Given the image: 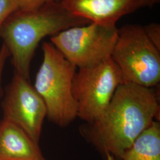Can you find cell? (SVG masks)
Listing matches in <instances>:
<instances>
[{
    "instance_id": "obj_1",
    "label": "cell",
    "mask_w": 160,
    "mask_h": 160,
    "mask_svg": "<svg viewBox=\"0 0 160 160\" xmlns=\"http://www.w3.org/2000/svg\"><path fill=\"white\" fill-rule=\"evenodd\" d=\"M159 111L157 97L151 88L123 83L116 89L101 117L90 124L86 135L103 152L122 160Z\"/></svg>"
},
{
    "instance_id": "obj_2",
    "label": "cell",
    "mask_w": 160,
    "mask_h": 160,
    "mask_svg": "<svg viewBox=\"0 0 160 160\" xmlns=\"http://www.w3.org/2000/svg\"><path fill=\"white\" fill-rule=\"evenodd\" d=\"M88 23L71 14L61 1H54L35 10L12 12L0 28V38L10 53L15 73L29 80L31 61L41 40Z\"/></svg>"
},
{
    "instance_id": "obj_3",
    "label": "cell",
    "mask_w": 160,
    "mask_h": 160,
    "mask_svg": "<svg viewBox=\"0 0 160 160\" xmlns=\"http://www.w3.org/2000/svg\"><path fill=\"white\" fill-rule=\"evenodd\" d=\"M43 61L34 82V89L46 106L47 118L61 127L78 118L77 106L72 92L76 67L51 42L42 46Z\"/></svg>"
},
{
    "instance_id": "obj_4",
    "label": "cell",
    "mask_w": 160,
    "mask_h": 160,
    "mask_svg": "<svg viewBox=\"0 0 160 160\" xmlns=\"http://www.w3.org/2000/svg\"><path fill=\"white\" fill-rule=\"evenodd\" d=\"M160 51L149 40L143 27L128 24L118 29L111 58L125 83L151 88L160 82Z\"/></svg>"
},
{
    "instance_id": "obj_5",
    "label": "cell",
    "mask_w": 160,
    "mask_h": 160,
    "mask_svg": "<svg viewBox=\"0 0 160 160\" xmlns=\"http://www.w3.org/2000/svg\"><path fill=\"white\" fill-rule=\"evenodd\" d=\"M123 83L120 69L111 57L78 68L72 84L78 118L88 124L95 122L108 107L116 89Z\"/></svg>"
},
{
    "instance_id": "obj_6",
    "label": "cell",
    "mask_w": 160,
    "mask_h": 160,
    "mask_svg": "<svg viewBox=\"0 0 160 160\" xmlns=\"http://www.w3.org/2000/svg\"><path fill=\"white\" fill-rule=\"evenodd\" d=\"M118 36L116 26L90 23L52 36L51 43L76 67L84 68L111 57Z\"/></svg>"
},
{
    "instance_id": "obj_7",
    "label": "cell",
    "mask_w": 160,
    "mask_h": 160,
    "mask_svg": "<svg viewBox=\"0 0 160 160\" xmlns=\"http://www.w3.org/2000/svg\"><path fill=\"white\" fill-rule=\"evenodd\" d=\"M3 119L22 128L39 144L46 106L29 80L14 72L2 103Z\"/></svg>"
},
{
    "instance_id": "obj_8",
    "label": "cell",
    "mask_w": 160,
    "mask_h": 160,
    "mask_svg": "<svg viewBox=\"0 0 160 160\" xmlns=\"http://www.w3.org/2000/svg\"><path fill=\"white\" fill-rule=\"evenodd\" d=\"M71 14L90 23L116 26L126 15L145 7L143 0H61Z\"/></svg>"
},
{
    "instance_id": "obj_9",
    "label": "cell",
    "mask_w": 160,
    "mask_h": 160,
    "mask_svg": "<svg viewBox=\"0 0 160 160\" xmlns=\"http://www.w3.org/2000/svg\"><path fill=\"white\" fill-rule=\"evenodd\" d=\"M0 160H45L38 143L8 120L0 122Z\"/></svg>"
},
{
    "instance_id": "obj_10",
    "label": "cell",
    "mask_w": 160,
    "mask_h": 160,
    "mask_svg": "<svg viewBox=\"0 0 160 160\" xmlns=\"http://www.w3.org/2000/svg\"><path fill=\"white\" fill-rule=\"evenodd\" d=\"M122 160H160V125L154 120L122 155Z\"/></svg>"
},
{
    "instance_id": "obj_11",
    "label": "cell",
    "mask_w": 160,
    "mask_h": 160,
    "mask_svg": "<svg viewBox=\"0 0 160 160\" xmlns=\"http://www.w3.org/2000/svg\"><path fill=\"white\" fill-rule=\"evenodd\" d=\"M18 8V0H0V28L7 17Z\"/></svg>"
},
{
    "instance_id": "obj_12",
    "label": "cell",
    "mask_w": 160,
    "mask_h": 160,
    "mask_svg": "<svg viewBox=\"0 0 160 160\" xmlns=\"http://www.w3.org/2000/svg\"><path fill=\"white\" fill-rule=\"evenodd\" d=\"M145 34L149 40L160 51V24L159 23H150L143 27Z\"/></svg>"
},
{
    "instance_id": "obj_13",
    "label": "cell",
    "mask_w": 160,
    "mask_h": 160,
    "mask_svg": "<svg viewBox=\"0 0 160 160\" xmlns=\"http://www.w3.org/2000/svg\"><path fill=\"white\" fill-rule=\"evenodd\" d=\"M54 1L58 0H18V10L22 11L33 10Z\"/></svg>"
},
{
    "instance_id": "obj_14",
    "label": "cell",
    "mask_w": 160,
    "mask_h": 160,
    "mask_svg": "<svg viewBox=\"0 0 160 160\" xmlns=\"http://www.w3.org/2000/svg\"><path fill=\"white\" fill-rule=\"evenodd\" d=\"M9 57H10V53L9 52V51L8 50L7 48L5 46V45L3 44L0 49V84L2 74L6 64V61Z\"/></svg>"
},
{
    "instance_id": "obj_15",
    "label": "cell",
    "mask_w": 160,
    "mask_h": 160,
    "mask_svg": "<svg viewBox=\"0 0 160 160\" xmlns=\"http://www.w3.org/2000/svg\"><path fill=\"white\" fill-rule=\"evenodd\" d=\"M145 4V6L152 7L155 4L159 3L160 0H143Z\"/></svg>"
},
{
    "instance_id": "obj_16",
    "label": "cell",
    "mask_w": 160,
    "mask_h": 160,
    "mask_svg": "<svg viewBox=\"0 0 160 160\" xmlns=\"http://www.w3.org/2000/svg\"><path fill=\"white\" fill-rule=\"evenodd\" d=\"M105 154L106 155L107 160H114V157L109 152H106L105 153Z\"/></svg>"
},
{
    "instance_id": "obj_17",
    "label": "cell",
    "mask_w": 160,
    "mask_h": 160,
    "mask_svg": "<svg viewBox=\"0 0 160 160\" xmlns=\"http://www.w3.org/2000/svg\"><path fill=\"white\" fill-rule=\"evenodd\" d=\"M58 1H61V0H58Z\"/></svg>"
}]
</instances>
